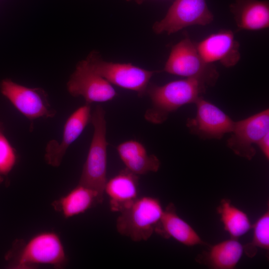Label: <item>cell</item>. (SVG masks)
I'll return each mask as SVG.
<instances>
[{
	"instance_id": "6da1fadb",
	"label": "cell",
	"mask_w": 269,
	"mask_h": 269,
	"mask_svg": "<svg viewBox=\"0 0 269 269\" xmlns=\"http://www.w3.org/2000/svg\"><path fill=\"white\" fill-rule=\"evenodd\" d=\"M207 85L203 81L193 78L171 81L163 85L149 84L146 92L151 100L144 119L154 124L164 122L169 114L183 105L195 103L202 96Z\"/></svg>"
},
{
	"instance_id": "7a4b0ae2",
	"label": "cell",
	"mask_w": 269,
	"mask_h": 269,
	"mask_svg": "<svg viewBox=\"0 0 269 269\" xmlns=\"http://www.w3.org/2000/svg\"><path fill=\"white\" fill-rule=\"evenodd\" d=\"M12 269H31L40 265L64 267L67 258L59 236L53 231L39 233L27 241L17 240L6 256Z\"/></svg>"
},
{
	"instance_id": "3957f363",
	"label": "cell",
	"mask_w": 269,
	"mask_h": 269,
	"mask_svg": "<svg viewBox=\"0 0 269 269\" xmlns=\"http://www.w3.org/2000/svg\"><path fill=\"white\" fill-rule=\"evenodd\" d=\"M105 115V110L100 105H97L92 112L90 123L93 127V134L78 183L97 191L103 196L108 180V143Z\"/></svg>"
},
{
	"instance_id": "277c9868",
	"label": "cell",
	"mask_w": 269,
	"mask_h": 269,
	"mask_svg": "<svg viewBox=\"0 0 269 269\" xmlns=\"http://www.w3.org/2000/svg\"><path fill=\"white\" fill-rule=\"evenodd\" d=\"M163 210L158 199L138 197L130 207L120 213L116 221L117 231L134 241H146L154 233Z\"/></svg>"
},
{
	"instance_id": "5b68a950",
	"label": "cell",
	"mask_w": 269,
	"mask_h": 269,
	"mask_svg": "<svg viewBox=\"0 0 269 269\" xmlns=\"http://www.w3.org/2000/svg\"><path fill=\"white\" fill-rule=\"evenodd\" d=\"M89 67L112 85L135 92L142 97L146 95L152 77L161 71L146 70L131 63L107 61L95 51L85 59Z\"/></svg>"
},
{
	"instance_id": "8992f818",
	"label": "cell",
	"mask_w": 269,
	"mask_h": 269,
	"mask_svg": "<svg viewBox=\"0 0 269 269\" xmlns=\"http://www.w3.org/2000/svg\"><path fill=\"white\" fill-rule=\"evenodd\" d=\"M163 71L172 75L200 79L208 86L214 85L219 77L214 65L203 60L196 42L187 36L173 46Z\"/></svg>"
},
{
	"instance_id": "52a82bcc",
	"label": "cell",
	"mask_w": 269,
	"mask_h": 269,
	"mask_svg": "<svg viewBox=\"0 0 269 269\" xmlns=\"http://www.w3.org/2000/svg\"><path fill=\"white\" fill-rule=\"evenodd\" d=\"M213 20L206 0H174L165 16L152 28L157 34H171L190 26L207 25Z\"/></svg>"
},
{
	"instance_id": "ba28073f",
	"label": "cell",
	"mask_w": 269,
	"mask_h": 269,
	"mask_svg": "<svg viewBox=\"0 0 269 269\" xmlns=\"http://www.w3.org/2000/svg\"><path fill=\"white\" fill-rule=\"evenodd\" d=\"M2 94L23 116L30 120L52 118L55 111L50 106L46 93L41 88H28L10 79L2 81Z\"/></svg>"
},
{
	"instance_id": "9c48e42d",
	"label": "cell",
	"mask_w": 269,
	"mask_h": 269,
	"mask_svg": "<svg viewBox=\"0 0 269 269\" xmlns=\"http://www.w3.org/2000/svg\"><path fill=\"white\" fill-rule=\"evenodd\" d=\"M67 89L70 95L83 97L90 105L111 101L118 95L112 85L93 71L85 60L78 63L67 83Z\"/></svg>"
},
{
	"instance_id": "30bf717a",
	"label": "cell",
	"mask_w": 269,
	"mask_h": 269,
	"mask_svg": "<svg viewBox=\"0 0 269 269\" xmlns=\"http://www.w3.org/2000/svg\"><path fill=\"white\" fill-rule=\"evenodd\" d=\"M269 132V111H262L235 122L228 146L236 155L251 160L256 154L253 145Z\"/></svg>"
},
{
	"instance_id": "8fae6325",
	"label": "cell",
	"mask_w": 269,
	"mask_h": 269,
	"mask_svg": "<svg viewBox=\"0 0 269 269\" xmlns=\"http://www.w3.org/2000/svg\"><path fill=\"white\" fill-rule=\"evenodd\" d=\"M195 104L196 116L188 119L186 123L191 133L202 138L220 139L231 133L235 122L221 109L202 96Z\"/></svg>"
},
{
	"instance_id": "7c38bea8",
	"label": "cell",
	"mask_w": 269,
	"mask_h": 269,
	"mask_svg": "<svg viewBox=\"0 0 269 269\" xmlns=\"http://www.w3.org/2000/svg\"><path fill=\"white\" fill-rule=\"evenodd\" d=\"M196 46L207 63L218 62L229 68L235 66L241 59L240 44L231 30L222 29L212 33L196 42Z\"/></svg>"
},
{
	"instance_id": "4fadbf2b",
	"label": "cell",
	"mask_w": 269,
	"mask_h": 269,
	"mask_svg": "<svg viewBox=\"0 0 269 269\" xmlns=\"http://www.w3.org/2000/svg\"><path fill=\"white\" fill-rule=\"evenodd\" d=\"M91 105L86 104L75 110L68 118L64 126L60 141H50L45 148V159L53 167H58L70 145L81 134L91 117Z\"/></svg>"
},
{
	"instance_id": "5bb4252c",
	"label": "cell",
	"mask_w": 269,
	"mask_h": 269,
	"mask_svg": "<svg viewBox=\"0 0 269 269\" xmlns=\"http://www.w3.org/2000/svg\"><path fill=\"white\" fill-rule=\"evenodd\" d=\"M139 176L127 168L107 180L104 193L109 198L111 210L121 212L130 207L138 197Z\"/></svg>"
},
{
	"instance_id": "9a60e30c",
	"label": "cell",
	"mask_w": 269,
	"mask_h": 269,
	"mask_svg": "<svg viewBox=\"0 0 269 269\" xmlns=\"http://www.w3.org/2000/svg\"><path fill=\"white\" fill-rule=\"evenodd\" d=\"M154 232L165 239L172 238L187 246L206 244L194 229L177 214L172 203L164 209Z\"/></svg>"
},
{
	"instance_id": "2e32d148",
	"label": "cell",
	"mask_w": 269,
	"mask_h": 269,
	"mask_svg": "<svg viewBox=\"0 0 269 269\" xmlns=\"http://www.w3.org/2000/svg\"><path fill=\"white\" fill-rule=\"evenodd\" d=\"M230 8L238 29L255 31L269 27L268 0H235Z\"/></svg>"
},
{
	"instance_id": "e0dca14e",
	"label": "cell",
	"mask_w": 269,
	"mask_h": 269,
	"mask_svg": "<svg viewBox=\"0 0 269 269\" xmlns=\"http://www.w3.org/2000/svg\"><path fill=\"white\" fill-rule=\"evenodd\" d=\"M104 196L97 191L78 184L66 195L54 200L52 206L65 218L82 214L103 202Z\"/></svg>"
},
{
	"instance_id": "ac0fdd59",
	"label": "cell",
	"mask_w": 269,
	"mask_h": 269,
	"mask_svg": "<svg viewBox=\"0 0 269 269\" xmlns=\"http://www.w3.org/2000/svg\"><path fill=\"white\" fill-rule=\"evenodd\" d=\"M116 149L125 168L137 175L156 172L160 167L157 157L148 154L144 145L139 141L127 140L119 144Z\"/></svg>"
},
{
	"instance_id": "d6986e66",
	"label": "cell",
	"mask_w": 269,
	"mask_h": 269,
	"mask_svg": "<svg viewBox=\"0 0 269 269\" xmlns=\"http://www.w3.org/2000/svg\"><path fill=\"white\" fill-rule=\"evenodd\" d=\"M244 253V245L238 239L231 238L212 246L197 260L212 269H233Z\"/></svg>"
},
{
	"instance_id": "ffe728a7",
	"label": "cell",
	"mask_w": 269,
	"mask_h": 269,
	"mask_svg": "<svg viewBox=\"0 0 269 269\" xmlns=\"http://www.w3.org/2000/svg\"><path fill=\"white\" fill-rule=\"evenodd\" d=\"M217 212L224 230L231 238L238 239L252 228V225L247 214L233 205L228 199L221 201Z\"/></svg>"
},
{
	"instance_id": "44dd1931",
	"label": "cell",
	"mask_w": 269,
	"mask_h": 269,
	"mask_svg": "<svg viewBox=\"0 0 269 269\" xmlns=\"http://www.w3.org/2000/svg\"><path fill=\"white\" fill-rule=\"evenodd\" d=\"M253 240L251 243L244 245V253L250 258L256 255L257 248L269 250V211H266L252 225Z\"/></svg>"
},
{
	"instance_id": "7402d4cb",
	"label": "cell",
	"mask_w": 269,
	"mask_h": 269,
	"mask_svg": "<svg viewBox=\"0 0 269 269\" xmlns=\"http://www.w3.org/2000/svg\"><path fill=\"white\" fill-rule=\"evenodd\" d=\"M16 154L0 127V176L6 175L14 167Z\"/></svg>"
},
{
	"instance_id": "603a6c76",
	"label": "cell",
	"mask_w": 269,
	"mask_h": 269,
	"mask_svg": "<svg viewBox=\"0 0 269 269\" xmlns=\"http://www.w3.org/2000/svg\"><path fill=\"white\" fill-rule=\"evenodd\" d=\"M267 159L269 158V132L265 135L257 144Z\"/></svg>"
},
{
	"instance_id": "cb8c5ba5",
	"label": "cell",
	"mask_w": 269,
	"mask_h": 269,
	"mask_svg": "<svg viewBox=\"0 0 269 269\" xmlns=\"http://www.w3.org/2000/svg\"><path fill=\"white\" fill-rule=\"evenodd\" d=\"M127 1H134L137 4L142 3L145 0H126Z\"/></svg>"
}]
</instances>
